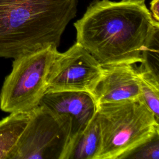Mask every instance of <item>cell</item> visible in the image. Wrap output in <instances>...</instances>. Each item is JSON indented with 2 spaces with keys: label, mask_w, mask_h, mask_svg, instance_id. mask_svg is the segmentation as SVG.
<instances>
[{
  "label": "cell",
  "mask_w": 159,
  "mask_h": 159,
  "mask_svg": "<svg viewBox=\"0 0 159 159\" xmlns=\"http://www.w3.org/2000/svg\"><path fill=\"white\" fill-rule=\"evenodd\" d=\"M74 27L76 42L102 66L141 63L159 35L145 0H94Z\"/></svg>",
  "instance_id": "1"
},
{
  "label": "cell",
  "mask_w": 159,
  "mask_h": 159,
  "mask_svg": "<svg viewBox=\"0 0 159 159\" xmlns=\"http://www.w3.org/2000/svg\"><path fill=\"white\" fill-rule=\"evenodd\" d=\"M78 0H0V58L59 45Z\"/></svg>",
  "instance_id": "2"
},
{
  "label": "cell",
  "mask_w": 159,
  "mask_h": 159,
  "mask_svg": "<svg viewBox=\"0 0 159 159\" xmlns=\"http://www.w3.org/2000/svg\"><path fill=\"white\" fill-rule=\"evenodd\" d=\"M96 116L101 132L97 159L122 157L159 133V122L142 101L97 106Z\"/></svg>",
  "instance_id": "3"
},
{
  "label": "cell",
  "mask_w": 159,
  "mask_h": 159,
  "mask_svg": "<svg viewBox=\"0 0 159 159\" xmlns=\"http://www.w3.org/2000/svg\"><path fill=\"white\" fill-rule=\"evenodd\" d=\"M58 53L48 45L13 59L12 69L0 91V109L7 113L29 112L46 93L47 78Z\"/></svg>",
  "instance_id": "4"
},
{
  "label": "cell",
  "mask_w": 159,
  "mask_h": 159,
  "mask_svg": "<svg viewBox=\"0 0 159 159\" xmlns=\"http://www.w3.org/2000/svg\"><path fill=\"white\" fill-rule=\"evenodd\" d=\"M103 75V66L76 42L63 53L58 52L50 68L47 93L81 91L93 98Z\"/></svg>",
  "instance_id": "5"
},
{
  "label": "cell",
  "mask_w": 159,
  "mask_h": 159,
  "mask_svg": "<svg viewBox=\"0 0 159 159\" xmlns=\"http://www.w3.org/2000/svg\"><path fill=\"white\" fill-rule=\"evenodd\" d=\"M30 112L9 159H61L67 143L64 130L43 106L39 105Z\"/></svg>",
  "instance_id": "6"
},
{
  "label": "cell",
  "mask_w": 159,
  "mask_h": 159,
  "mask_svg": "<svg viewBox=\"0 0 159 159\" xmlns=\"http://www.w3.org/2000/svg\"><path fill=\"white\" fill-rule=\"evenodd\" d=\"M39 105L51 114L66 133L67 143L62 159L68 148L94 117L97 108L94 98L81 91L47 93Z\"/></svg>",
  "instance_id": "7"
},
{
  "label": "cell",
  "mask_w": 159,
  "mask_h": 159,
  "mask_svg": "<svg viewBox=\"0 0 159 159\" xmlns=\"http://www.w3.org/2000/svg\"><path fill=\"white\" fill-rule=\"evenodd\" d=\"M140 98L139 80L134 65L103 66V75L94 94L96 106L138 100Z\"/></svg>",
  "instance_id": "8"
},
{
  "label": "cell",
  "mask_w": 159,
  "mask_h": 159,
  "mask_svg": "<svg viewBox=\"0 0 159 159\" xmlns=\"http://www.w3.org/2000/svg\"><path fill=\"white\" fill-rule=\"evenodd\" d=\"M101 147V132L96 114L86 129L64 153L62 159H97Z\"/></svg>",
  "instance_id": "9"
},
{
  "label": "cell",
  "mask_w": 159,
  "mask_h": 159,
  "mask_svg": "<svg viewBox=\"0 0 159 159\" xmlns=\"http://www.w3.org/2000/svg\"><path fill=\"white\" fill-rule=\"evenodd\" d=\"M30 116V111L14 112L0 120V159H9Z\"/></svg>",
  "instance_id": "10"
},
{
  "label": "cell",
  "mask_w": 159,
  "mask_h": 159,
  "mask_svg": "<svg viewBox=\"0 0 159 159\" xmlns=\"http://www.w3.org/2000/svg\"><path fill=\"white\" fill-rule=\"evenodd\" d=\"M135 68L139 80L141 99L159 122V73L144 62Z\"/></svg>",
  "instance_id": "11"
},
{
  "label": "cell",
  "mask_w": 159,
  "mask_h": 159,
  "mask_svg": "<svg viewBox=\"0 0 159 159\" xmlns=\"http://www.w3.org/2000/svg\"><path fill=\"white\" fill-rule=\"evenodd\" d=\"M124 158L159 159V133L125 154Z\"/></svg>",
  "instance_id": "12"
},
{
  "label": "cell",
  "mask_w": 159,
  "mask_h": 159,
  "mask_svg": "<svg viewBox=\"0 0 159 159\" xmlns=\"http://www.w3.org/2000/svg\"><path fill=\"white\" fill-rule=\"evenodd\" d=\"M150 8L153 18L159 22V0H152L150 3Z\"/></svg>",
  "instance_id": "13"
}]
</instances>
